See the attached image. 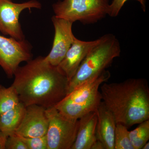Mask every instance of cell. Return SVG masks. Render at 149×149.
Instances as JSON below:
<instances>
[{"instance_id": "10", "label": "cell", "mask_w": 149, "mask_h": 149, "mask_svg": "<svg viewBox=\"0 0 149 149\" xmlns=\"http://www.w3.org/2000/svg\"><path fill=\"white\" fill-rule=\"evenodd\" d=\"M48 124L46 109L37 105L28 106L26 107L24 116L15 134L24 138L45 136Z\"/></svg>"}, {"instance_id": "18", "label": "cell", "mask_w": 149, "mask_h": 149, "mask_svg": "<svg viewBox=\"0 0 149 149\" xmlns=\"http://www.w3.org/2000/svg\"><path fill=\"white\" fill-rule=\"evenodd\" d=\"M21 137L28 149H47L46 135L42 137L32 138Z\"/></svg>"}, {"instance_id": "16", "label": "cell", "mask_w": 149, "mask_h": 149, "mask_svg": "<svg viewBox=\"0 0 149 149\" xmlns=\"http://www.w3.org/2000/svg\"><path fill=\"white\" fill-rule=\"evenodd\" d=\"M138 127L129 131V138L134 149H142L149 139V120L139 123Z\"/></svg>"}, {"instance_id": "20", "label": "cell", "mask_w": 149, "mask_h": 149, "mask_svg": "<svg viewBox=\"0 0 149 149\" xmlns=\"http://www.w3.org/2000/svg\"><path fill=\"white\" fill-rule=\"evenodd\" d=\"M5 149H28L20 136L16 134L8 136L5 144Z\"/></svg>"}, {"instance_id": "6", "label": "cell", "mask_w": 149, "mask_h": 149, "mask_svg": "<svg viewBox=\"0 0 149 149\" xmlns=\"http://www.w3.org/2000/svg\"><path fill=\"white\" fill-rule=\"evenodd\" d=\"M49 124L46 134L47 149H71L77 136L79 120L62 115L55 107L46 109Z\"/></svg>"}, {"instance_id": "11", "label": "cell", "mask_w": 149, "mask_h": 149, "mask_svg": "<svg viewBox=\"0 0 149 149\" xmlns=\"http://www.w3.org/2000/svg\"><path fill=\"white\" fill-rule=\"evenodd\" d=\"M99 41V38L94 41H83L75 37L64 58L57 66L69 81L77 72L89 51Z\"/></svg>"}, {"instance_id": "15", "label": "cell", "mask_w": 149, "mask_h": 149, "mask_svg": "<svg viewBox=\"0 0 149 149\" xmlns=\"http://www.w3.org/2000/svg\"><path fill=\"white\" fill-rule=\"evenodd\" d=\"M20 102L18 94L14 88L0 85V115L13 109Z\"/></svg>"}, {"instance_id": "7", "label": "cell", "mask_w": 149, "mask_h": 149, "mask_svg": "<svg viewBox=\"0 0 149 149\" xmlns=\"http://www.w3.org/2000/svg\"><path fill=\"white\" fill-rule=\"evenodd\" d=\"M32 47L28 41L0 35V66L11 78L22 62L32 59Z\"/></svg>"}, {"instance_id": "8", "label": "cell", "mask_w": 149, "mask_h": 149, "mask_svg": "<svg viewBox=\"0 0 149 149\" xmlns=\"http://www.w3.org/2000/svg\"><path fill=\"white\" fill-rule=\"evenodd\" d=\"M42 5L36 0L22 3H14L12 0H0V32L17 40H24L19 16L26 9H41Z\"/></svg>"}, {"instance_id": "14", "label": "cell", "mask_w": 149, "mask_h": 149, "mask_svg": "<svg viewBox=\"0 0 149 149\" xmlns=\"http://www.w3.org/2000/svg\"><path fill=\"white\" fill-rule=\"evenodd\" d=\"M26 107L20 102L13 109L0 115V131L7 137L15 134L25 113Z\"/></svg>"}, {"instance_id": "21", "label": "cell", "mask_w": 149, "mask_h": 149, "mask_svg": "<svg viewBox=\"0 0 149 149\" xmlns=\"http://www.w3.org/2000/svg\"><path fill=\"white\" fill-rule=\"evenodd\" d=\"M7 137L0 131V149H5V144Z\"/></svg>"}, {"instance_id": "17", "label": "cell", "mask_w": 149, "mask_h": 149, "mask_svg": "<svg viewBox=\"0 0 149 149\" xmlns=\"http://www.w3.org/2000/svg\"><path fill=\"white\" fill-rule=\"evenodd\" d=\"M128 127L117 123L114 135V149H134L129 138Z\"/></svg>"}, {"instance_id": "9", "label": "cell", "mask_w": 149, "mask_h": 149, "mask_svg": "<svg viewBox=\"0 0 149 149\" xmlns=\"http://www.w3.org/2000/svg\"><path fill=\"white\" fill-rule=\"evenodd\" d=\"M55 34L52 47L49 53L44 57L45 61L57 66L64 58L75 39L72 32L73 22L54 15L52 17Z\"/></svg>"}, {"instance_id": "23", "label": "cell", "mask_w": 149, "mask_h": 149, "mask_svg": "<svg viewBox=\"0 0 149 149\" xmlns=\"http://www.w3.org/2000/svg\"><path fill=\"white\" fill-rule=\"evenodd\" d=\"M149 149V142H147L145 145H144L143 146L142 148V149Z\"/></svg>"}, {"instance_id": "12", "label": "cell", "mask_w": 149, "mask_h": 149, "mask_svg": "<svg viewBox=\"0 0 149 149\" xmlns=\"http://www.w3.org/2000/svg\"><path fill=\"white\" fill-rule=\"evenodd\" d=\"M97 121V140L103 144L105 149H114V135L116 123L111 113L101 102L96 110Z\"/></svg>"}, {"instance_id": "5", "label": "cell", "mask_w": 149, "mask_h": 149, "mask_svg": "<svg viewBox=\"0 0 149 149\" xmlns=\"http://www.w3.org/2000/svg\"><path fill=\"white\" fill-rule=\"evenodd\" d=\"M109 0H63L53 5L54 16L72 22L93 24L108 15Z\"/></svg>"}, {"instance_id": "13", "label": "cell", "mask_w": 149, "mask_h": 149, "mask_svg": "<svg viewBox=\"0 0 149 149\" xmlns=\"http://www.w3.org/2000/svg\"><path fill=\"white\" fill-rule=\"evenodd\" d=\"M97 116L96 111L91 112L79 119L77 136L71 149H91L97 140Z\"/></svg>"}, {"instance_id": "2", "label": "cell", "mask_w": 149, "mask_h": 149, "mask_svg": "<svg viewBox=\"0 0 149 149\" xmlns=\"http://www.w3.org/2000/svg\"><path fill=\"white\" fill-rule=\"evenodd\" d=\"M102 101L116 124L130 127L149 119V89L143 78H130L120 83H104Z\"/></svg>"}, {"instance_id": "22", "label": "cell", "mask_w": 149, "mask_h": 149, "mask_svg": "<svg viewBox=\"0 0 149 149\" xmlns=\"http://www.w3.org/2000/svg\"><path fill=\"white\" fill-rule=\"evenodd\" d=\"M91 149H105L103 144L100 141L97 140L93 144Z\"/></svg>"}, {"instance_id": "19", "label": "cell", "mask_w": 149, "mask_h": 149, "mask_svg": "<svg viewBox=\"0 0 149 149\" xmlns=\"http://www.w3.org/2000/svg\"><path fill=\"white\" fill-rule=\"evenodd\" d=\"M128 0H113L111 3L110 4L108 15L111 17H116L119 14L120 10L125 3ZM141 4V8L143 11L146 10V0H136Z\"/></svg>"}, {"instance_id": "3", "label": "cell", "mask_w": 149, "mask_h": 149, "mask_svg": "<svg viewBox=\"0 0 149 149\" xmlns=\"http://www.w3.org/2000/svg\"><path fill=\"white\" fill-rule=\"evenodd\" d=\"M120 43L115 35L107 34L99 38L69 81L68 93L81 84L100 76L120 56Z\"/></svg>"}, {"instance_id": "1", "label": "cell", "mask_w": 149, "mask_h": 149, "mask_svg": "<svg viewBox=\"0 0 149 149\" xmlns=\"http://www.w3.org/2000/svg\"><path fill=\"white\" fill-rule=\"evenodd\" d=\"M12 86L25 107L37 105L49 108L55 106L68 93L69 81L58 66L39 56L19 66Z\"/></svg>"}, {"instance_id": "4", "label": "cell", "mask_w": 149, "mask_h": 149, "mask_svg": "<svg viewBox=\"0 0 149 149\" xmlns=\"http://www.w3.org/2000/svg\"><path fill=\"white\" fill-rule=\"evenodd\" d=\"M110 76L106 70L100 76L77 86L55 107L62 115L72 120H79L85 115L96 111L102 102L100 87Z\"/></svg>"}]
</instances>
